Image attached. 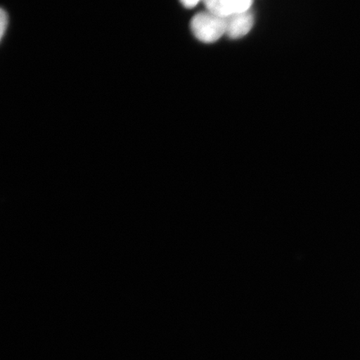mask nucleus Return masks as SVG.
<instances>
[{
  "label": "nucleus",
  "instance_id": "f257e3e1",
  "mask_svg": "<svg viewBox=\"0 0 360 360\" xmlns=\"http://www.w3.org/2000/svg\"><path fill=\"white\" fill-rule=\"evenodd\" d=\"M191 29L200 41L211 44L226 34V18L209 11L200 12L193 17Z\"/></svg>",
  "mask_w": 360,
  "mask_h": 360
},
{
  "label": "nucleus",
  "instance_id": "f03ea898",
  "mask_svg": "<svg viewBox=\"0 0 360 360\" xmlns=\"http://www.w3.org/2000/svg\"><path fill=\"white\" fill-rule=\"evenodd\" d=\"M255 18L250 11L233 13L226 18V35L237 39L244 37L253 28Z\"/></svg>",
  "mask_w": 360,
  "mask_h": 360
},
{
  "label": "nucleus",
  "instance_id": "7ed1b4c3",
  "mask_svg": "<svg viewBox=\"0 0 360 360\" xmlns=\"http://www.w3.org/2000/svg\"><path fill=\"white\" fill-rule=\"evenodd\" d=\"M207 11L214 13L216 15L227 18L232 15L228 7L226 0H202Z\"/></svg>",
  "mask_w": 360,
  "mask_h": 360
},
{
  "label": "nucleus",
  "instance_id": "20e7f679",
  "mask_svg": "<svg viewBox=\"0 0 360 360\" xmlns=\"http://www.w3.org/2000/svg\"><path fill=\"white\" fill-rule=\"evenodd\" d=\"M231 13H241L250 11L253 0H226Z\"/></svg>",
  "mask_w": 360,
  "mask_h": 360
},
{
  "label": "nucleus",
  "instance_id": "39448f33",
  "mask_svg": "<svg viewBox=\"0 0 360 360\" xmlns=\"http://www.w3.org/2000/svg\"><path fill=\"white\" fill-rule=\"evenodd\" d=\"M8 20L7 13L1 10V13H0V35H1V39H3L4 34H6Z\"/></svg>",
  "mask_w": 360,
  "mask_h": 360
},
{
  "label": "nucleus",
  "instance_id": "423d86ee",
  "mask_svg": "<svg viewBox=\"0 0 360 360\" xmlns=\"http://www.w3.org/2000/svg\"><path fill=\"white\" fill-rule=\"evenodd\" d=\"M186 8H191L195 7L202 0H179Z\"/></svg>",
  "mask_w": 360,
  "mask_h": 360
}]
</instances>
